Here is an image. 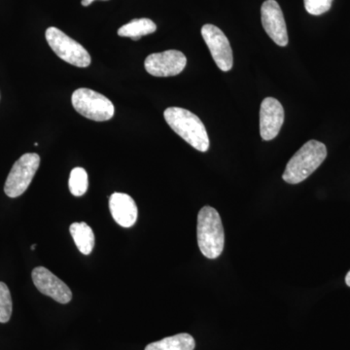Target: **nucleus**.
<instances>
[{"label": "nucleus", "instance_id": "1", "mask_svg": "<svg viewBox=\"0 0 350 350\" xmlns=\"http://www.w3.org/2000/svg\"><path fill=\"white\" fill-rule=\"evenodd\" d=\"M165 122L187 144L198 151L206 152L209 137L206 126L194 113L180 107H169L163 112Z\"/></svg>", "mask_w": 350, "mask_h": 350}, {"label": "nucleus", "instance_id": "2", "mask_svg": "<svg viewBox=\"0 0 350 350\" xmlns=\"http://www.w3.org/2000/svg\"><path fill=\"white\" fill-rule=\"evenodd\" d=\"M198 244L200 252L208 259H216L224 250L225 234L222 220L215 208L204 206L198 215Z\"/></svg>", "mask_w": 350, "mask_h": 350}, {"label": "nucleus", "instance_id": "3", "mask_svg": "<svg viewBox=\"0 0 350 350\" xmlns=\"http://www.w3.org/2000/svg\"><path fill=\"white\" fill-rule=\"evenodd\" d=\"M326 157L325 144L317 140H310L290 159L283 172V180L289 184L301 183L319 169Z\"/></svg>", "mask_w": 350, "mask_h": 350}, {"label": "nucleus", "instance_id": "4", "mask_svg": "<svg viewBox=\"0 0 350 350\" xmlns=\"http://www.w3.org/2000/svg\"><path fill=\"white\" fill-rule=\"evenodd\" d=\"M71 103L76 111L93 121H108L114 116L115 107L111 100L93 90H76L71 96Z\"/></svg>", "mask_w": 350, "mask_h": 350}, {"label": "nucleus", "instance_id": "5", "mask_svg": "<svg viewBox=\"0 0 350 350\" xmlns=\"http://www.w3.org/2000/svg\"><path fill=\"white\" fill-rule=\"evenodd\" d=\"M45 36L51 49L66 63L81 68H88L91 64V56L88 51L61 29L51 27L46 31Z\"/></svg>", "mask_w": 350, "mask_h": 350}, {"label": "nucleus", "instance_id": "6", "mask_svg": "<svg viewBox=\"0 0 350 350\" xmlns=\"http://www.w3.org/2000/svg\"><path fill=\"white\" fill-rule=\"evenodd\" d=\"M40 165V157L36 153H27L14 163L7 176L4 192L9 198H18L24 194L31 185L34 175Z\"/></svg>", "mask_w": 350, "mask_h": 350}, {"label": "nucleus", "instance_id": "7", "mask_svg": "<svg viewBox=\"0 0 350 350\" xmlns=\"http://www.w3.org/2000/svg\"><path fill=\"white\" fill-rule=\"evenodd\" d=\"M187 64L185 55L180 51L169 50L149 55L144 62L145 69L155 77H170L180 75Z\"/></svg>", "mask_w": 350, "mask_h": 350}, {"label": "nucleus", "instance_id": "8", "mask_svg": "<svg viewBox=\"0 0 350 350\" xmlns=\"http://www.w3.org/2000/svg\"><path fill=\"white\" fill-rule=\"evenodd\" d=\"M202 36L216 66L222 71H230L234 64L231 44L224 32L213 25H204L202 27Z\"/></svg>", "mask_w": 350, "mask_h": 350}, {"label": "nucleus", "instance_id": "9", "mask_svg": "<svg viewBox=\"0 0 350 350\" xmlns=\"http://www.w3.org/2000/svg\"><path fill=\"white\" fill-rule=\"evenodd\" d=\"M31 278L38 291L54 299L57 303L66 305L72 299L70 288L49 269L38 267L32 271Z\"/></svg>", "mask_w": 350, "mask_h": 350}, {"label": "nucleus", "instance_id": "10", "mask_svg": "<svg viewBox=\"0 0 350 350\" xmlns=\"http://www.w3.org/2000/svg\"><path fill=\"white\" fill-rule=\"evenodd\" d=\"M262 27L267 34L278 46L285 47L288 44L286 23L282 8L275 0H267L261 7Z\"/></svg>", "mask_w": 350, "mask_h": 350}, {"label": "nucleus", "instance_id": "11", "mask_svg": "<svg viewBox=\"0 0 350 350\" xmlns=\"http://www.w3.org/2000/svg\"><path fill=\"white\" fill-rule=\"evenodd\" d=\"M283 122L284 109L282 103L273 98H265L260 108V133L262 139L269 142L278 137Z\"/></svg>", "mask_w": 350, "mask_h": 350}, {"label": "nucleus", "instance_id": "12", "mask_svg": "<svg viewBox=\"0 0 350 350\" xmlns=\"http://www.w3.org/2000/svg\"><path fill=\"white\" fill-rule=\"evenodd\" d=\"M109 208L115 222L122 227H133L137 222L138 209L131 196L125 193H113L109 199Z\"/></svg>", "mask_w": 350, "mask_h": 350}, {"label": "nucleus", "instance_id": "13", "mask_svg": "<svg viewBox=\"0 0 350 350\" xmlns=\"http://www.w3.org/2000/svg\"><path fill=\"white\" fill-rule=\"evenodd\" d=\"M71 237L75 241L80 252L90 255L94 247V234L92 228L87 223H72L69 228Z\"/></svg>", "mask_w": 350, "mask_h": 350}, {"label": "nucleus", "instance_id": "14", "mask_svg": "<svg viewBox=\"0 0 350 350\" xmlns=\"http://www.w3.org/2000/svg\"><path fill=\"white\" fill-rule=\"evenodd\" d=\"M194 338L189 334L182 333L152 342L145 347V350H194Z\"/></svg>", "mask_w": 350, "mask_h": 350}, {"label": "nucleus", "instance_id": "15", "mask_svg": "<svg viewBox=\"0 0 350 350\" xmlns=\"http://www.w3.org/2000/svg\"><path fill=\"white\" fill-rule=\"evenodd\" d=\"M157 31V25L153 21L142 18L131 21L128 24L120 27L118 36L121 38H129L133 40H138L142 36L154 33Z\"/></svg>", "mask_w": 350, "mask_h": 350}, {"label": "nucleus", "instance_id": "16", "mask_svg": "<svg viewBox=\"0 0 350 350\" xmlns=\"http://www.w3.org/2000/svg\"><path fill=\"white\" fill-rule=\"evenodd\" d=\"M69 190L75 197H81L86 194L89 187V180L86 170L83 167H75L71 170L68 180Z\"/></svg>", "mask_w": 350, "mask_h": 350}, {"label": "nucleus", "instance_id": "17", "mask_svg": "<svg viewBox=\"0 0 350 350\" xmlns=\"http://www.w3.org/2000/svg\"><path fill=\"white\" fill-rule=\"evenodd\" d=\"M13 303L10 290L4 282H0V323H7L12 315Z\"/></svg>", "mask_w": 350, "mask_h": 350}, {"label": "nucleus", "instance_id": "18", "mask_svg": "<svg viewBox=\"0 0 350 350\" xmlns=\"http://www.w3.org/2000/svg\"><path fill=\"white\" fill-rule=\"evenodd\" d=\"M304 3L308 13L319 16L330 10L333 0H304Z\"/></svg>", "mask_w": 350, "mask_h": 350}, {"label": "nucleus", "instance_id": "19", "mask_svg": "<svg viewBox=\"0 0 350 350\" xmlns=\"http://www.w3.org/2000/svg\"><path fill=\"white\" fill-rule=\"evenodd\" d=\"M94 1H96V0H82V5L85 7L91 5Z\"/></svg>", "mask_w": 350, "mask_h": 350}, {"label": "nucleus", "instance_id": "20", "mask_svg": "<svg viewBox=\"0 0 350 350\" xmlns=\"http://www.w3.org/2000/svg\"><path fill=\"white\" fill-rule=\"evenodd\" d=\"M345 283H347V286L350 287V271L347 273V276H345Z\"/></svg>", "mask_w": 350, "mask_h": 350}, {"label": "nucleus", "instance_id": "21", "mask_svg": "<svg viewBox=\"0 0 350 350\" xmlns=\"http://www.w3.org/2000/svg\"><path fill=\"white\" fill-rule=\"evenodd\" d=\"M36 244H33V245L31 246V250H36Z\"/></svg>", "mask_w": 350, "mask_h": 350}]
</instances>
